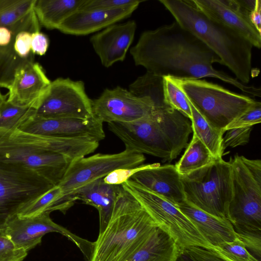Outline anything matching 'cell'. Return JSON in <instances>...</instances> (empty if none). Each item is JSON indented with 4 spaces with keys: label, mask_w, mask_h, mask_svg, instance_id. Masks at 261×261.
Masks as SVG:
<instances>
[{
    "label": "cell",
    "mask_w": 261,
    "mask_h": 261,
    "mask_svg": "<svg viewBox=\"0 0 261 261\" xmlns=\"http://www.w3.org/2000/svg\"><path fill=\"white\" fill-rule=\"evenodd\" d=\"M121 185L137 199L157 225L171 237L180 250L192 246L212 247L176 205L129 179Z\"/></svg>",
    "instance_id": "obj_8"
},
{
    "label": "cell",
    "mask_w": 261,
    "mask_h": 261,
    "mask_svg": "<svg viewBox=\"0 0 261 261\" xmlns=\"http://www.w3.org/2000/svg\"><path fill=\"white\" fill-rule=\"evenodd\" d=\"M139 4L109 10H78L65 20L58 30L67 34L88 35L129 17Z\"/></svg>",
    "instance_id": "obj_21"
},
{
    "label": "cell",
    "mask_w": 261,
    "mask_h": 261,
    "mask_svg": "<svg viewBox=\"0 0 261 261\" xmlns=\"http://www.w3.org/2000/svg\"><path fill=\"white\" fill-rule=\"evenodd\" d=\"M49 214V212H44L37 216L27 218L13 215L2 224L3 233L16 247L29 252L41 243L44 235L58 232L72 241L89 261L93 250V242L79 237L56 223Z\"/></svg>",
    "instance_id": "obj_13"
},
{
    "label": "cell",
    "mask_w": 261,
    "mask_h": 261,
    "mask_svg": "<svg viewBox=\"0 0 261 261\" xmlns=\"http://www.w3.org/2000/svg\"><path fill=\"white\" fill-rule=\"evenodd\" d=\"M51 82L42 67L33 61L32 55L22 59L15 69L7 101L12 104L35 110Z\"/></svg>",
    "instance_id": "obj_15"
},
{
    "label": "cell",
    "mask_w": 261,
    "mask_h": 261,
    "mask_svg": "<svg viewBox=\"0 0 261 261\" xmlns=\"http://www.w3.org/2000/svg\"><path fill=\"white\" fill-rule=\"evenodd\" d=\"M0 161L35 171L56 185L72 162L61 154L16 145H0Z\"/></svg>",
    "instance_id": "obj_17"
},
{
    "label": "cell",
    "mask_w": 261,
    "mask_h": 261,
    "mask_svg": "<svg viewBox=\"0 0 261 261\" xmlns=\"http://www.w3.org/2000/svg\"><path fill=\"white\" fill-rule=\"evenodd\" d=\"M13 36L11 30L6 27H0V47H6L10 45L13 40Z\"/></svg>",
    "instance_id": "obj_44"
},
{
    "label": "cell",
    "mask_w": 261,
    "mask_h": 261,
    "mask_svg": "<svg viewBox=\"0 0 261 261\" xmlns=\"http://www.w3.org/2000/svg\"><path fill=\"white\" fill-rule=\"evenodd\" d=\"M188 100L192 113L191 121L193 135L202 142L216 160L222 159L225 150L223 147L224 133L211 125Z\"/></svg>",
    "instance_id": "obj_27"
},
{
    "label": "cell",
    "mask_w": 261,
    "mask_h": 261,
    "mask_svg": "<svg viewBox=\"0 0 261 261\" xmlns=\"http://www.w3.org/2000/svg\"><path fill=\"white\" fill-rule=\"evenodd\" d=\"M237 236L249 253L260 261L261 230L238 232Z\"/></svg>",
    "instance_id": "obj_38"
},
{
    "label": "cell",
    "mask_w": 261,
    "mask_h": 261,
    "mask_svg": "<svg viewBox=\"0 0 261 261\" xmlns=\"http://www.w3.org/2000/svg\"><path fill=\"white\" fill-rule=\"evenodd\" d=\"M13 43L8 46L0 47V87L7 88L15 69L22 60L15 53Z\"/></svg>",
    "instance_id": "obj_33"
},
{
    "label": "cell",
    "mask_w": 261,
    "mask_h": 261,
    "mask_svg": "<svg viewBox=\"0 0 261 261\" xmlns=\"http://www.w3.org/2000/svg\"><path fill=\"white\" fill-rule=\"evenodd\" d=\"M122 189V185L106 184L103 178L91 182L77 190L72 196L73 200L96 208L99 213L100 234L110 219L115 200Z\"/></svg>",
    "instance_id": "obj_23"
},
{
    "label": "cell",
    "mask_w": 261,
    "mask_h": 261,
    "mask_svg": "<svg viewBox=\"0 0 261 261\" xmlns=\"http://www.w3.org/2000/svg\"><path fill=\"white\" fill-rule=\"evenodd\" d=\"M130 53L137 66L161 77L200 79L214 77L230 84L250 97H260V88L247 86L215 69L218 57L176 21L144 32Z\"/></svg>",
    "instance_id": "obj_1"
},
{
    "label": "cell",
    "mask_w": 261,
    "mask_h": 261,
    "mask_svg": "<svg viewBox=\"0 0 261 261\" xmlns=\"http://www.w3.org/2000/svg\"><path fill=\"white\" fill-rule=\"evenodd\" d=\"M32 35L27 31L17 33L14 38L13 47L16 55L21 59L28 58L31 56Z\"/></svg>",
    "instance_id": "obj_39"
},
{
    "label": "cell",
    "mask_w": 261,
    "mask_h": 261,
    "mask_svg": "<svg viewBox=\"0 0 261 261\" xmlns=\"http://www.w3.org/2000/svg\"><path fill=\"white\" fill-rule=\"evenodd\" d=\"M198 261H228L214 250L203 247L192 246L184 249Z\"/></svg>",
    "instance_id": "obj_41"
},
{
    "label": "cell",
    "mask_w": 261,
    "mask_h": 261,
    "mask_svg": "<svg viewBox=\"0 0 261 261\" xmlns=\"http://www.w3.org/2000/svg\"><path fill=\"white\" fill-rule=\"evenodd\" d=\"M163 83L165 102L191 120L192 113L188 99L173 78L164 76Z\"/></svg>",
    "instance_id": "obj_31"
},
{
    "label": "cell",
    "mask_w": 261,
    "mask_h": 261,
    "mask_svg": "<svg viewBox=\"0 0 261 261\" xmlns=\"http://www.w3.org/2000/svg\"><path fill=\"white\" fill-rule=\"evenodd\" d=\"M145 160L144 155L126 149L113 154L97 153L72 161L58 184L64 199L74 204L72 196L80 189L111 172L121 168L139 166Z\"/></svg>",
    "instance_id": "obj_10"
},
{
    "label": "cell",
    "mask_w": 261,
    "mask_h": 261,
    "mask_svg": "<svg viewBox=\"0 0 261 261\" xmlns=\"http://www.w3.org/2000/svg\"><path fill=\"white\" fill-rule=\"evenodd\" d=\"M85 0H36L34 11L41 25L58 29L62 23L78 11Z\"/></svg>",
    "instance_id": "obj_26"
},
{
    "label": "cell",
    "mask_w": 261,
    "mask_h": 261,
    "mask_svg": "<svg viewBox=\"0 0 261 261\" xmlns=\"http://www.w3.org/2000/svg\"><path fill=\"white\" fill-rule=\"evenodd\" d=\"M8 133L3 132L0 131V140Z\"/></svg>",
    "instance_id": "obj_47"
},
{
    "label": "cell",
    "mask_w": 261,
    "mask_h": 261,
    "mask_svg": "<svg viewBox=\"0 0 261 261\" xmlns=\"http://www.w3.org/2000/svg\"><path fill=\"white\" fill-rule=\"evenodd\" d=\"M185 201L216 217L227 219L231 198V168L222 159L180 175Z\"/></svg>",
    "instance_id": "obj_7"
},
{
    "label": "cell",
    "mask_w": 261,
    "mask_h": 261,
    "mask_svg": "<svg viewBox=\"0 0 261 261\" xmlns=\"http://www.w3.org/2000/svg\"><path fill=\"white\" fill-rule=\"evenodd\" d=\"M62 190L57 185L51 189L28 202L16 213L21 218L33 217L44 212L60 211L62 213L70 206L64 200Z\"/></svg>",
    "instance_id": "obj_28"
},
{
    "label": "cell",
    "mask_w": 261,
    "mask_h": 261,
    "mask_svg": "<svg viewBox=\"0 0 261 261\" xmlns=\"http://www.w3.org/2000/svg\"><path fill=\"white\" fill-rule=\"evenodd\" d=\"M177 206L212 247L217 246L224 242H232L237 238V233L228 219L210 215L186 201Z\"/></svg>",
    "instance_id": "obj_22"
},
{
    "label": "cell",
    "mask_w": 261,
    "mask_h": 261,
    "mask_svg": "<svg viewBox=\"0 0 261 261\" xmlns=\"http://www.w3.org/2000/svg\"><path fill=\"white\" fill-rule=\"evenodd\" d=\"M0 234H3L2 224H0Z\"/></svg>",
    "instance_id": "obj_49"
},
{
    "label": "cell",
    "mask_w": 261,
    "mask_h": 261,
    "mask_svg": "<svg viewBox=\"0 0 261 261\" xmlns=\"http://www.w3.org/2000/svg\"><path fill=\"white\" fill-rule=\"evenodd\" d=\"M176 261H198L185 250H180Z\"/></svg>",
    "instance_id": "obj_45"
},
{
    "label": "cell",
    "mask_w": 261,
    "mask_h": 261,
    "mask_svg": "<svg viewBox=\"0 0 261 261\" xmlns=\"http://www.w3.org/2000/svg\"><path fill=\"white\" fill-rule=\"evenodd\" d=\"M252 126L236 127L227 129L223 137V147H236L247 144L250 140Z\"/></svg>",
    "instance_id": "obj_37"
},
{
    "label": "cell",
    "mask_w": 261,
    "mask_h": 261,
    "mask_svg": "<svg viewBox=\"0 0 261 261\" xmlns=\"http://www.w3.org/2000/svg\"><path fill=\"white\" fill-rule=\"evenodd\" d=\"M216 160L209 150L193 135L184 153L175 165L180 175L187 174L214 162Z\"/></svg>",
    "instance_id": "obj_29"
},
{
    "label": "cell",
    "mask_w": 261,
    "mask_h": 261,
    "mask_svg": "<svg viewBox=\"0 0 261 261\" xmlns=\"http://www.w3.org/2000/svg\"><path fill=\"white\" fill-rule=\"evenodd\" d=\"M172 77L206 121L224 133L228 125L256 102L204 80Z\"/></svg>",
    "instance_id": "obj_6"
},
{
    "label": "cell",
    "mask_w": 261,
    "mask_h": 261,
    "mask_svg": "<svg viewBox=\"0 0 261 261\" xmlns=\"http://www.w3.org/2000/svg\"><path fill=\"white\" fill-rule=\"evenodd\" d=\"M143 1L138 0H85L79 10H109L120 9Z\"/></svg>",
    "instance_id": "obj_35"
},
{
    "label": "cell",
    "mask_w": 261,
    "mask_h": 261,
    "mask_svg": "<svg viewBox=\"0 0 261 261\" xmlns=\"http://www.w3.org/2000/svg\"><path fill=\"white\" fill-rule=\"evenodd\" d=\"M99 142L89 138H67L31 134L17 129L7 133L1 145H16L61 154L72 161L95 151Z\"/></svg>",
    "instance_id": "obj_16"
},
{
    "label": "cell",
    "mask_w": 261,
    "mask_h": 261,
    "mask_svg": "<svg viewBox=\"0 0 261 261\" xmlns=\"http://www.w3.org/2000/svg\"><path fill=\"white\" fill-rule=\"evenodd\" d=\"M261 1L257 0L256 6L254 9L250 13L249 18L251 23L261 33Z\"/></svg>",
    "instance_id": "obj_43"
},
{
    "label": "cell",
    "mask_w": 261,
    "mask_h": 261,
    "mask_svg": "<svg viewBox=\"0 0 261 261\" xmlns=\"http://www.w3.org/2000/svg\"><path fill=\"white\" fill-rule=\"evenodd\" d=\"M158 226L137 199L122 187L106 228L94 242L90 261H126Z\"/></svg>",
    "instance_id": "obj_4"
},
{
    "label": "cell",
    "mask_w": 261,
    "mask_h": 261,
    "mask_svg": "<svg viewBox=\"0 0 261 261\" xmlns=\"http://www.w3.org/2000/svg\"><path fill=\"white\" fill-rule=\"evenodd\" d=\"M179 251L171 237L158 226L139 249L126 261H176Z\"/></svg>",
    "instance_id": "obj_25"
},
{
    "label": "cell",
    "mask_w": 261,
    "mask_h": 261,
    "mask_svg": "<svg viewBox=\"0 0 261 261\" xmlns=\"http://www.w3.org/2000/svg\"><path fill=\"white\" fill-rule=\"evenodd\" d=\"M6 98H7V97L0 98V108H1V106L2 105V103L4 102V101H5V100H7Z\"/></svg>",
    "instance_id": "obj_46"
},
{
    "label": "cell",
    "mask_w": 261,
    "mask_h": 261,
    "mask_svg": "<svg viewBox=\"0 0 261 261\" xmlns=\"http://www.w3.org/2000/svg\"><path fill=\"white\" fill-rule=\"evenodd\" d=\"M92 105L94 116L102 123H108L137 121L168 105L164 99L137 97L118 86L105 89L98 98L92 100Z\"/></svg>",
    "instance_id": "obj_12"
},
{
    "label": "cell",
    "mask_w": 261,
    "mask_h": 261,
    "mask_svg": "<svg viewBox=\"0 0 261 261\" xmlns=\"http://www.w3.org/2000/svg\"><path fill=\"white\" fill-rule=\"evenodd\" d=\"M181 27L190 32L220 59L236 79L249 83L251 72L252 44L232 28L210 18L190 0H160Z\"/></svg>",
    "instance_id": "obj_3"
},
{
    "label": "cell",
    "mask_w": 261,
    "mask_h": 261,
    "mask_svg": "<svg viewBox=\"0 0 261 261\" xmlns=\"http://www.w3.org/2000/svg\"><path fill=\"white\" fill-rule=\"evenodd\" d=\"M17 129L24 133L67 138H89L99 142L105 138L103 123L95 117L43 118L34 115Z\"/></svg>",
    "instance_id": "obj_14"
},
{
    "label": "cell",
    "mask_w": 261,
    "mask_h": 261,
    "mask_svg": "<svg viewBox=\"0 0 261 261\" xmlns=\"http://www.w3.org/2000/svg\"><path fill=\"white\" fill-rule=\"evenodd\" d=\"M261 121V103L256 102L246 111L233 120L225 129H227L247 126H253Z\"/></svg>",
    "instance_id": "obj_34"
},
{
    "label": "cell",
    "mask_w": 261,
    "mask_h": 261,
    "mask_svg": "<svg viewBox=\"0 0 261 261\" xmlns=\"http://www.w3.org/2000/svg\"><path fill=\"white\" fill-rule=\"evenodd\" d=\"M143 166L142 164L136 167L115 170L104 177L103 180L107 184L120 185L130 179L133 174L143 167Z\"/></svg>",
    "instance_id": "obj_40"
},
{
    "label": "cell",
    "mask_w": 261,
    "mask_h": 261,
    "mask_svg": "<svg viewBox=\"0 0 261 261\" xmlns=\"http://www.w3.org/2000/svg\"><path fill=\"white\" fill-rule=\"evenodd\" d=\"M129 179L176 205L185 201L180 175L174 165H143Z\"/></svg>",
    "instance_id": "obj_19"
},
{
    "label": "cell",
    "mask_w": 261,
    "mask_h": 261,
    "mask_svg": "<svg viewBox=\"0 0 261 261\" xmlns=\"http://www.w3.org/2000/svg\"><path fill=\"white\" fill-rule=\"evenodd\" d=\"M199 10L211 19L234 30L253 45L261 47V33L251 23L249 13L237 0H190Z\"/></svg>",
    "instance_id": "obj_18"
},
{
    "label": "cell",
    "mask_w": 261,
    "mask_h": 261,
    "mask_svg": "<svg viewBox=\"0 0 261 261\" xmlns=\"http://www.w3.org/2000/svg\"><path fill=\"white\" fill-rule=\"evenodd\" d=\"M92 101L83 82L58 78L51 82L35 109L34 116L89 119L94 117Z\"/></svg>",
    "instance_id": "obj_11"
},
{
    "label": "cell",
    "mask_w": 261,
    "mask_h": 261,
    "mask_svg": "<svg viewBox=\"0 0 261 261\" xmlns=\"http://www.w3.org/2000/svg\"><path fill=\"white\" fill-rule=\"evenodd\" d=\"M232 194L227 219L236 233L261 230V161L230 158Z\"/></svg>",
    "instance_id": "obj_5"
},
{
    "label": "cell",
    "mask_w": 261,
    "mask_h": 261,
    "mask_svg": "<svg viewBox=\"0 0 261 261\" xmlns=\"http://www.w3.org/2000/svg\"><path fill=\"white\" fill-rule=\"evenodd\" d=\"M108 125L123 142L125 149L169 161L175 159L187 147L193 132L191 120L168 105L137 121Z\"/></svg>",
    "instance_id": "obj_2"
},
{
    "label": "cell",
    "mask_w": 261,
    "mask_h": 261,
    "mask_svg": "<svg viewBox=\"0 0 261 261\" xmlns=\"http://www.w3.org/2000/svg\"><path fill=\"white\" fill-rule=\"evenodd\" d=\"M5 97H7V95H3V94H2V93L0 91V98H5Z\"/></svg>",
    "instance_id": "obj_48"
},
{
    "label": "cell",
    "mask_w": 261,
    "mask_h": 261,
    "mask_svg": "<svg viewBox=\"0 0 261 261\" xmlns=\"http://www.w3.org/2000/svg\"><path fill=\"white\" fill-rule=\"evenodd\" d=\"M36 0H0V27L10 29L13 36L22 31H39L34 11Z\"/></svg>",
    "instance_id": "obj_24"
},
{
    "label": "cell",
    "mask_w": 261,
    "mask_h": 261,
    "mask_svg": "<svg viewBox=\"0 0 261 261\" xmlns=\"http://www.w3.org/2000/svg\"><path fill=\"white\" fill-rule=\"evenodd\" d=\"M56 185L35 171L0 161V224Z\"/></svg>",
    "instance_id": "obj_9"
},
{
    "label": "cell",
    "mask_w": 261,
    "mask_h": 261,
    "mask_svg": "<svg viewBox=\"0 0 261 261\" xmlns=\"http://www.w3.org/2000/svg\"><path fill=\"white\" fill-rule=\"evenodd\" d=\"M28 253L16 247L6 236L0 234V261H23Z\"/></svg>",
    "instance_id": "obj_36"
},
{
    "label": "cell",
    "mask_w": 261,
    "mask_h": 261,
    "mask_svg": "<svg viewBox=\"0 0 261 261\" xmlns=\"http://www.w3.org/2000/svg\"><path fill=\"white\" fill-rule=\"evenodd\" d=\"M35 109L4 101L0 108V131L9 133L17 129L35 114Z\"/></svg>",
    "instance_id": "obj_30"
},
{
    "label": "cell",
    "mask_w": 261,
    "mask_h": 261,
    "mask_svg": "<svg viewBox=\"0 0 261 261\" xmlns=\"http://www.w3.org/2000/svg\"><path fill=\"white\" fill-rule=\"evenodd\" d=\"M136 28V22L130 20L111 25L92 36L90 42L103 66L109 67L124 60Z\"/></svg>",
    "instance_id": "obj_20"
},
{
    "label": "cell",
    "mask_w": 261,
    "mask_h": 261,
    "mask_svg": "<svg viewBox=\"0 0 261 261\" xmlns=\"http://www.w3.org/2000/svg\"><path fill=\"white\" fill-rule=\"evenodd\" d=\"M31 51L33 54L44 55L48 47L49 40L47 36L38 32L31 33Z\"/></svg>",
    "instance_id": "obj_42"
},
{
    "label": "cell",
    "mask_w": 261,
    "mask_h": 261,
    "mask_svg": "<svg viewBox=\"0 0 261 261\" xmlns=\"http://www.w3.org/2000/svg\"><path fill=\"white\" fill-rule=\"evenodd\" d=\"M210 249L228 261H260L249 253L238 238L232 242H224Z\"/></svg>",
    "instance_id": "obj_32"
}]
</instances>
